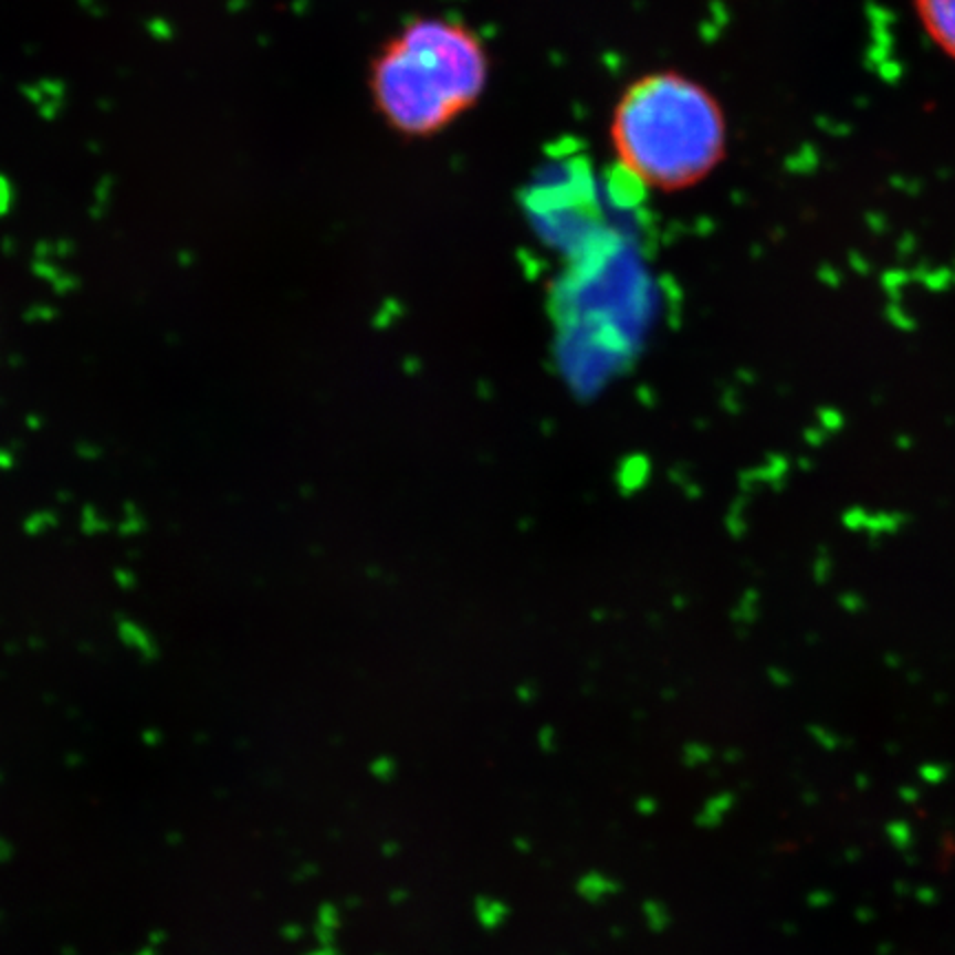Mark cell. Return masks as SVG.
<instances>
[{
  "mask_svg": "<svg viewBox=\"0 0 955 955\" xmlns=\"http://www.w3.org/2000/svg\"><path fill=\"white\" fill-rule=\"evenodd\" d=\"M491 75L484 40L462 20L420 15L371 55L367 88L378 117L400 137L447 130L482 99Z\"/></svg>",
  "mask_w": 955,
  "mask_h": 955,
  "instance_id": "cell-1",
  "label": "cell"
},
{
  "mask_svg": "<svg viewBox=\"0 0 955 955\" xmlns=\"http://www.w3.org/2000/svg\"><path fill=\"white\" fill-rule=\"evenodd\" d=\"M608 135L621 168L659 192L699 186L727 155L718 97L674 69L634 77L612 106Z\"/></svg>",
  "mask_w": 955,
  "mask_h": 955,
  "instance_id": "cell-2",
  "label": "cell"
},
{
  "mask_svg": "<svg viewBox=\"0 0 955 955\" xmlns=\"http://www.w3.org/2000/svg\"><path fill=\"white\" fill-rule=\"evenodd\" d=\"M913 7L933 46L955 62V0H913Z\"/></svg>",
  "mask_w": 955,
  "mask_h": 955,
  "instance_id": "cell-3",
  "label": "cell"
}]
</instances>
